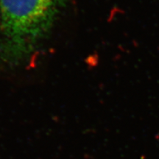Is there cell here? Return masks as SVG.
Listing matches in <instances>:
<instances>
[{
	"instance_id": "6da1fadb",
	"label": "cell",
	"mask_w": 159,
	"mask_h": 159,
	"mask_svg": "<svg viewBox=\"0 0 159 159\" xmlns=\"http://www.w3.org/2000/svg\"><path fill=\"white\" fill-rule=\"evenodd\" d=\"M65 0H0V59L25 62L47 39Z\"/></svg>"
}]
</instances>
